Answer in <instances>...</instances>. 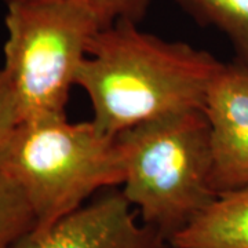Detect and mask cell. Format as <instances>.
Wrapping results in <instances>:
<instances>
[{
  "mask_svg": "<svg viewBox=\"0 0 248 248\" xmlns=\"http://www.w3.org/2000/svg\"><path fill=\"white\" fill-rule=\"evenodd\" d=\"M35 228V213L27 196L0 171V248H14Z\"/></svg>",
  "mask_w": 248,
  "mask_h": 248,
  "instance_id": "9",
  "label": "cell"
},
{
  "mask_svg": "<svg viewBox=\"0 0 248 248\" xmlns=\"http://www.w3.org/2000/svg\"><path fill=\"white\" fill-rule=\"evenodd\" d=\"M0 171L27 196L42 231L78 210L99 190L122 185L117 138L93 122H21L0 148Z\"/></svg>",
  "mask_w": 248,
  "mask_h": 248,
  "instance_id": "3",
  "label": "cell"
},
{
  "mask_svg": "<svg viewBox=\"0 0 248 248\" xmlns=\"http://www.w3.org/2000/svg\"><path fill=\"white\" fill-rule=\"evenodd\" d=\"M221 65L207 51L117 21L90 42L76 86L91 101V122L116 137L145 122L203 110Z\"/></svg>",
  "mask_w": 248,
  "mask_h": 248,
  "instance_id": "1",
  "label": "cell"
},
{
  "mask_svg": "<svg viewBox=\"0 0 248 248\" xmlns=\"http://www.w3.org/2000/svg\"><path fill=\"white\" fill-rule=\"evenodd\" d=\"M137 214L123 190L110 187L48 228L28 233L14 248H164V237L138 223Z\"/></svg>",
  "mask_w": 248,
  "mask_h": 248,
  "instance_id": "5",
  "label": "cell"
},
{
  "mask_svg": "<svg viewBox=\"0 0 248 248\" xmlns=\"http://www.w3.org/2000/svg\"><path fill=\"white\" fill-rule=\"evenodd\" d=\"M19 123L17 97L6 71L0 69V148Z\"/></svg>",
  "mask_w": 248,
  "mask_h": 248,
  "instance_id": "11",
  "label": "cell"
},
{
  "mask_svg": "<svg viewBox=\"0 0 248 248\" xmlns=\"http://www.w3.org/2000/svg\"><path fill=\"white\" fill-rule=\"evenodd\" d=\"M170 244L174 248H248V186L217 196Z\"/></svg>",
  "mask_w": 248,
  "mask_h": 248,
  "instance_id": "7",
  "label": "cell"
},
{
  "mask_svg": "<svg viewBox=\"0 0 248 248\" xmlns=\"http://www.w3.org/2000/svg\"><path fill=\"white\" fill-rule=\"evenodd\" d=\"M4 66L19 123L66 117L72 86L102 27L76 0H6Z\"/></svg>",
  "mask_w": 248,
  "mask_h": 248,
  "instance_id": "4",
  "label": "cell"
},
{
  "mask_svg": "<svg viewBox=\"0 0 248 248\" xmlns=\"http://www.w3.org/2000/svg\"><path fill=\"white\" fill-rule=\"evenodd\" d=\"M124 163L123 193L145 225L171 241L217 199L211 186L210 124L189 110L116 135Z\"/></svg>",
  "mask_w": 248,
  "mask_h": 248,
  "instance_id": "2",
  "label": "cell"
},
{
  "mask_svg": "<svg viewBox=\"0 0 248 248\" xmlns=\"http://www.w3.org/2000/svg\"><path fill=\"white\" fill-rule=\"evenodd\" d=\"M95 16L102 29L117 21L141 22L151 0H76Z\"/></svg>",
  "mask_w": 248,
  "mask_h": 248,
  "instance_id": "10",
  "label": "cell"
},
{
  "mask_svg": "<svg viewBox=\"0 0 248 248\" xmlns=\"http://www.w3.org/2000/svg\"><path fill=\"white\" fill-rule=\"evenodd\" d=\"M211 186L217 195L248 186V69L223 63L207 93Z\"/></svg>",
  "mask_w": 248,
  "mask_h": 248,
  "instance_id": "6",
  "label": "cell"
},
{
  "mask_svg": "<svg viewBox=\"0 0 248 248\" xmlns=\"http://www.w3.org/2000/svg\"><path fill=\"white\" fill-rule=\"evenodd\" d=\"M203 25L226 36L236 60L248 69V0H177Z\"/></svg>",
  "mask_w": 248,
  "mask_h": 248,
  "instance_id": "8",
  "label": "cell"
}]
</instances>
